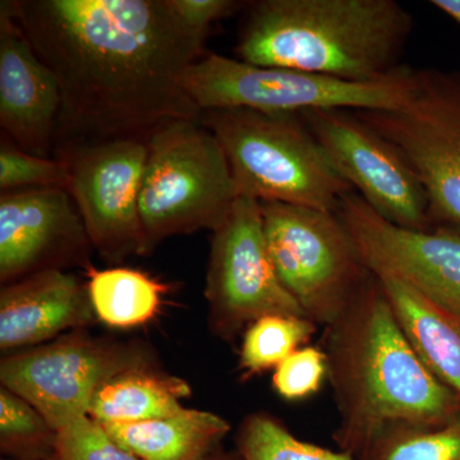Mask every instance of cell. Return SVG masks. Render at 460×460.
I'll return each mask as SVG.
<instances>
[{"mask_svg": "<svg viewBox=\"0 0 460 460\" xmlns=\"http://www.w3.org/2000/svg\"><path fill=\"white\" fill-rule=\"evenodd\" d=\"M301 115L339 174L375 213L402 228L434 226L419 175L393 142L353 111L317 109Z\"/></svg>", "mask_w": 460, "mask_h": 460, "instance_id": "obj_12", "label": "cell"}, {"mask_svg": "<svg viewBox=\"0 0 460 460\" xmlns=\"http://www.w3.org/2000/svg\"><path fill=\"white\" fill-rule=\"evenodd\" d=\"M431 4L460 26V0H432Z\"/></svg>", "mask_w": 460, "mask_h": 460, "instance_id": "obj_29", "label": "cell"}, {"mask_svg": "<svg viewBox=\"0 0 460 460\" xmlns=\"http://www.w3.org/2000/svg\"><path fill=\"white\" fill-rule=\"evenodd\" d=\"M2 460H16V459L3 458Z\"/></svg>", "mask_w": 460, "mask_h": 460, "instance_id": "obj_31", "label": "cell"}, {"mask_svg": "<svg viewBox=\"0 0 460 460\" xmlns=\"http://www.w3.org/2000/svg\"><path fill=\"white\" fill-rule=\"evenodd\" d=\"M260 206L281 283L307 319L328 328L374 275L337 213L280 202Z\"/></svg>", "mask_w": 460, "mask_h": 460, "instance_id": "obj_7", "label": "cell"}, {"mask_svg": "<svg viewBox=\"0 0 460 460\" xmlns=\"http://www.w3.org/2000/svg\"><path fill=\"white\" fill-rule=\"evenodd\" d=\"M104 428L140 460H205L222 447L230 431L223 417L189 408L164 419Z\"/></svg>", "mask_w": 460, "mask_h": 460, "instance_id": "obj_18", "label": "cell"}, {"mask_svg": "<svg viewBox=\"0 0 460 460\" xmlns=\"http://www.w3.org/2000/svg\"><path fill=\"white\" fill-rule=\"evenodd\" d=\"M205 298L211 334L226 343L268 314L305 317L272 262L256 199L239 196L213 232Z\"/></svg>", "mask_w": 460, "mask_h": 460, "instance_id": "obj_11", "label": "cell"}, {"mask_svg": "<svg viewBox=\"0 0 460 460\" xmlns=\"http://www.w3.org/2000/svg\"><path fill=\"white\" fill-rule=\"evenodd\" d=\"M62 98L56 75L39 58L12 12L0 3V127L36 156L54 157Z\"/></svg>", "mask_w": 460, "mask_h": 460, "instance_id": "obj_15", "label": "cell"}, {"mask_svg": "<svg viewBox=\"0 0 460 460\" xmlns=\"http://www.w3.org/2000/svg\"><path fill=\"white\" fill-rule=\"evenodd\" d=\"M205 460H243L242 456H239L237 450H232V452H228V450H224L223 447L217 449V452L208 456Z\"/></svg>", "mask_w": 460, "mask_h": 460, "instance_id": "obj_30", "label": "cell"}, {"mask_svg": "<svg viewBox=\"0 0 460 460\" xmlns=\"http://www.w3.org/2000/svg\"><path fill=\"white\" fill-rule=\"evenodd\" d=\"M243 460H358L350 454L307 443L266 411L248 414L235 436Z\"/></svg>", "mask_w": 460, "mask_h": 460, "instance_id": "obj_22", "label": "cell"}, {"mask_svg": "<svg viewBox=\"0 0 460 460\" xmlns=\"http://www.w3.org/2000/svg\"><path fill=\"white\" fill-rule=\"evenodd\" d=\"M404 154L428 195L432 226H460V72L416 69L393 111H353Z\"/></svg>", "mask_w": 460, "mask_h": 460, "instance_id": "obj_9", "label": "cell"}, {"mask_svg": "<svg viewBox=\"0 0 460 460\" xmlns=\"http://www.w3.org/2000/svg\"><path fill=\"white\" fill-rule=\"evenodd\" d=\"M376 278L420 361L460 396V314L445 310L394 278Z\"/></svg>", "mask_w": 460, "mask_h": 460, "instance_id": "obj_17", "label": "cell"}, {"mask_svg": "<svg viewBox=\"0 0 460 460\" xmlns=\"http://www.w3.org/2000/svg\"><path fill=\"white\" fill-rule=\"evenodd\" d=\"M98 321L86 283L74 272H36L0 290V349L39 347Z\"/></svg>", "mask_w": 460, "mask_h": 460, "instance_id": "obj_16", "label": "cell"}, {"mask_svg": "<svg viewBox=\"0 0 460 460\" xmlns=\"http://www.w3.org/2000/svg\"><path fill=\"white\" fill-rule=\"evenodd\" d=\"M414 81L416 68L410 66L380 83L357 84L206 53L184 75V90L201 111L250 109L302 114L317 109L393 111L410 99Z\"/></svg>", "mask_w": 460, "mask_h": 460, "instance_id": "obj_6", "label": "cell"}, {"mask_svg": "<svg viewBox=\"0 0 460 460\" xmlns=\"http://www.w3.org/2000/svg\"><path fill=\"white\" fill-rule=\"evenodd\" d=\"M335 213L374 277L394 278L460 314V226L402 228L375 213L356 192L345 196Z\"/></svg>", "mask_w": 460, "mask_h": 460, "instance_id": "obj_13", "label": "cell"}, {"mask_svg": "<svg viewBox=\"0 0 460 460\" xmlns=\"http://www.w3.org/2000/svg\"><path fill=\"white\" fill-rule=\"evenodd\" d=\"M246 9L234 58L348 83L395 75L414 29L396 0H257Z\"/></svg>", "mask_w": 460, "mask_h": 460, "instance_id": "obj_3", "label": "cell"}, {"mask_svg": "<svg viewBox=\"0 0 460 460\" xmlns=\"http://www.w3.org/2000/svg\"><path fill=\"white\" fill-rule=\"evenodd\" d=\"M57 431L20 395L0 386V450L3 458L54 460Z\"/></svg>", "mask_w": 460, "mask_h": 460, "instance_id": "obj_23", "label": "cell"}, {"mask_svg": "<svg viewBox=\"0 0 460 460\" xmlns=\"http://www.w3.org/2000/svg\"><path fill=\"white\" fill-rule=\"evenodd\" d=\"M87 292L93 313L109 328L132 329L145 325L159 313L169 287L137 269L86 270Z\"/></svg>", "mask_w": 460, "mask_h": 460, "instance_id": "obj_20", "label": "cell"}, {"mask_svg": "<svg viewBox=\"0 0 460 460\" xmlns=\"http://www.w3.org/2000/svg\"><path fill=\"white\" fill-rule=\"evenodd\" d=\"M142 368H157L146 345L75 330L49 343L4 354L0 384L33 405L58 431L89 416L93 396L109 380Z\"/></svg>", "mask_w": 460, "mask_h": 460, "instance_id": "obj_8", "label": "cell"}, {"mask_svg": "<svg viewBox=\"0 0 460 460\" xmlns=\"http://www.w3.org/2000/svg\"><path fill=\"white\" fill-rule=\"evenodd\" d=\"M146 142L140 215L147 256L166 238L215 232L239 196L223 147L199 120H171Z\"/></svg>", "mask_w": 460, "mask_h": 460, "instance_id": "obj_5", "label": "cell"}, {"mask_svg": "<svg viewBox=\"0 0 460 460\" xmlns=\"http://www.w3.org/2000/svg\"><path fill=\"white\" fill-rule=\"evenodd\" d=\"M54 157L68 171V190L93 250L109 263L146 256L140 190L147 159L142 138L72 141Z\"/></svg>", "mask_w": 460, "mask_h": 460, "instance_id": "obj_10", "label": "cell"}, {"mask_svg": "<svg viewBox=\"0 0 460 460\" xmlns=\"http://www.w3.org/2000/svg\"><path fill=\"white\" fill-rule=\"evenodd\" d=\"M56 75L57 145L142 138L175 119L199 120L184 75L205 56L168 0H9Z\"/></svg>", "mask_w": 460, "mask_h": 460, "instance_id": "obj_1", "label": "cell"}, {"mask_svg": "<svg viewBox=\"0 0 460 460\" xmlns=\"http://www.w3.org/2000/svg\"><path fill=\"white\" fill-rule=\"evenodd\" d=\"M68 189V171L57 157L26 153L7 136L0 140V190Z\"/></svg>", "mask_w": 460, "mask_h": 460, "instance_id": "obj_24", "label": "cell"}, {"mask_svg": "<svg viewBox=\"0 0 460 460\" xmlns=\"http://www.w3.org/2000/svg\"><path fill=\"white\" fill-rule=\"evenodd\" d=\"M244 4L247 3L237 0H168L172 13L181 25L205 39L214 23L246 8Z\"/></svg>", "mask_w": 460, "mask_h": 460, "instance_id": "obj_28", "label": "cell"}, {"mask_svg": "<svg viewBox=\"0 0 460 460\" xmlns=\"http://www.w3.org/2000/svg\"><path fill=\"white\" fill-rule=\"evenodd\" d=\"M325 329L339 450L367 460L390 436L431 431L459 419L460 396L420 361L376 277Z\"/></svg>", "mask_w": 460, "mask_h": 460, "instance_id": "obj_2", "label": "cell"}, {"mask_svg": "<svg viewBox=\"0 0 460 460\" xmlns=\"http://www.w3.org/2000/svg\"><path fill=\"white\" fill-rule=\"evenodd\" d=\"M199 122L223 147L238 196L335 213L354 192L301 114L217 109Z\"/></svg>", "mask_w": 460, "mask_h": 460, "instance_id": "obj_4", "label": "cell"}, {"mask_svg": "<svg viewBox=\"0 0 460 460\" xmlns=\"http://www.w3.org/2000/svg\"><path fill=\"white\" fill-rule=\"evenodd\" d=\"M91 244L68 190L29 189L0 195V281L36 272L90 268Z\"/></svg>", "mask_w": 460, "mask_h": 460, "instance_id": "obj_14", "label": "cell"}, {"mask_svg": "<svg viewBox=\"0 0 460 460\" xmlns=\"http://www.w3.org/2000/svg\"><path fill=\"white\" fill-rule=\"evenodd\" d=\"M329 380L328 356L323 348L305 345L278 366L272 387L288 402L305 401L320 392Z\"/></svg>", "mask_w": 460, "mask_h": 460, "instance_id": "obj_26", "label": "cell"}, {"mask_svg": "<svg viewBox=\"0 0 460 460\" xmlns=\"http://www.w3.org/2000/svg\"><path fill=\"white\" fill-rule=\"evenodd\" d=\"M190 395L189 383L159 368L127 371L100 387L89 416L104 426L164 419L184 410Z\"/></svg>", "mask_w": 460, "mask_h": 460, "instance_id": "obj_19", "label": "cell"}, {"mask_svg": "<svg viewBox=\"0 0 460 460\" xmlns=\"http://www.w3.org/2000/svg\"><path fill=\"white\" fill-rule=\"evenodd\" d=\"M367 460H460V417L445 428L390 436Z\"/></svg>", "mask_w": 460, "mask_h": 460, "instance_id": "obj_25", "label": "cell"}, {"mask_svg": "<svg viewBox=\"0 0 460 460\" xmlns=\"http://www.w3.org/2000/svg\"><path fill=\"white\" fill-rule=\"evenodd\" d=\"M54 460L140 459L120 447L102 423L84 416L58 429Z\"/></svg>", "mask_w": 460, "mask_h": 460, "instance_id": "obj_27", "label": "cell"}, {"mask_svg": "<svg viewBox=\"0 0 460 460\" xmlns=\"http://www.w3.org/2000/svg\"><path fill=\"white\" fill-rule=\"evenodd\" d=\"M317 325L304 316L268 314L247 326L242 335L238 367L252 378L275 370L284 359L310 343Z\"/></svg>", "mask_w": 460, "mask_h": 460, "instance_id": "obj_21", "label": "cell"}]
</instances>
